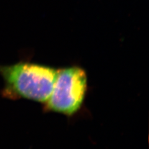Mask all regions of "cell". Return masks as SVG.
I'll list each match as a JSON object with an SVG mask.
<instances>
[{"label":"cell","mask_w":149,"mask_h":149,"mask_svg":"<svg viewBox=\"0 0 149 149\" xmlns=\"http://www.w3.org/2000/svg\"><path fill=\"white\" fill-rule=\"evenodd\" d=\"M58 68L21 60L9 65H0L4 86L0 91L3 98L27 100L44 104L52 91Z\"/></svg>","instance_id":"cell-1"},{"label":"cell","mask_w":149,"mask_h":149,"mask_svg":"<svg viewBox=\"0 0 149 149\" xmlns=\"http://www.w3.org/2000/svg\"><path fill=\"white\" fill-rule=\"evenodd\" d=\"M88 91V76L80 65L58 68L51 95L43 104L44 113H56L73 117L84 104Z\"/></svg>","instance_id":"cell-2"}]
</instances>
